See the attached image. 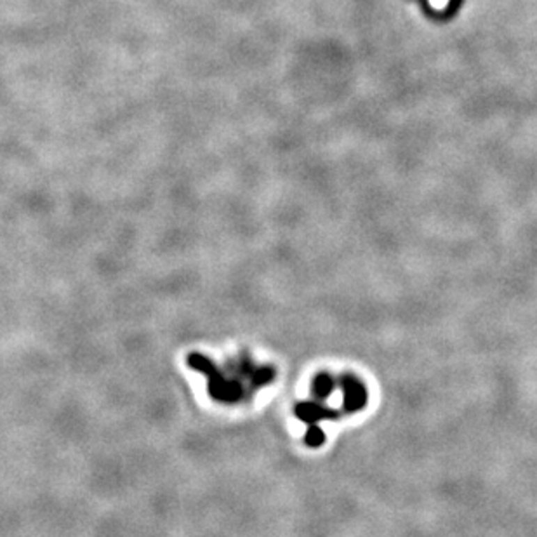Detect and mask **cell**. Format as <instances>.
I'll return each mask as SVG.
<instances>
[{
  "mask_svg": "<svg viewBox=\"0 0 537 537\" xmlns=\"http://www.w3.org/2000/svg\"><path fill=\"white\" fill-rule=\"evenodd\" d=\"M188 364L189 367L196 368L209 378V393L212 398L221 400V402H235V400L240 398V384L223 378L209 358L199 355V353H192L188 357Z\"/></svg>",
  "mask_w": 537,
  "mask_h": 537,
  "instance_id": "6da1fadb",
  "label": "cell"
},
{
  "mask_svg": "<svg viewBox=\"0 0 537 537\" xmlns=\"http://www.w3.org/2000/svg\"><path fill=\"white\" fill-rule=\"evenodd\" d=\"M431 3H433L437 9H442V7H445L449 3V0H431Z\"/></svg>",
  "mask_w": 537,
  "mask_h": 537,
  "instance_id": "8992f818",
  "label": "cell"
},
{
  "mask_svg": "<svg viewBox=\"0 0 537 537\" xmlns=\"http://www.w3.org/2000/svg\"><path fill=\"white\" fill-rule=\"evenodd\" d=\"M331 389H332V379L329 378L327 374H322L315 379V384H313L315 395L325 396L331 393Z\"/></svg>",
  "mask_w": 537,
  "mask_h": 537,
  "instance_id": "277c9868",
  "label": "cell"
},
{
  "mask_svg": "<svg viewBox=\"0 0 537 537\" xmlns=\"http://www.w3.org/2000/svg\"><path fill=\"white\" fill-rule=\"evenodd\" d=\"M343 388H345V405L348 410H358L365 405L367 393L364 386L353 378L343 379Z\"/></svg>",
  "mask_w": 537,
  "mask_h": 537,
  "instance_id": "7a4b0ae2",
  "label": "cell"
},
{
  "mask_svg": "<svg viewBox=\"0 0 537 537\" xmlns=\"http://www.w3.org/2000/svg\"><path fill=\"white\" fill-rule=\"evenodd\" d=\"M304 442H306V445H310V447H320V445L324 444V433H322V430L317 424H311L306 437H304Z\"/></svg>",
  "mask_w": 537,
  "mask_h": 537,
  "instance_id": "5b68a950",
  "label": "cell"
},
{
  "mask_svg": "<svg viewBox=\"0 0 537 537\" xmlns=\"http://www.w3.org/2000/svg\"><path fill=\"white\" fill-rule=\"evenodd\" d=\"M296 414H297V417H299V419H303L304 423H308L310 426L311 424H317L320 419H332V417L338 416L336 412L320 409L317 403H311V402L299 403V405L296 407Z\"/></svg>",
  "mask_w": 537,
  "mask_h": 537,
  "instance_id": "3957f363",
  "label": "cell"
}]
</instances>
